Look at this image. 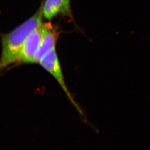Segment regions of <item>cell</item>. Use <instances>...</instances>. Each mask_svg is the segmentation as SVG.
Listing matches in <instances>:
<instances>
[{"label":"cell","mask_w":150,"mask_h":150,"mask_svg":"<svg viewBox=\"0 0 150 150\" xmlns=\"http://www.w3.org/2000/svg\"><path fill=\"white\" fill-rule=\"evenodd\" d=\"M64 9V0H45L42 4V14L47 20H51L61 13Z\"/></svg>","instance_id":"5"},{"label":"cell","mask_w":150,"mask_h":150,"mask_svg":"<svg viewBox=\"0 0 150 150\" xmlns=\"http://www.w3.org/2000/svg\"><path fill=\"white\" fill-rule=\"evenodd\" d=\"M42 3L37 11L29 19L9 33L1 36L0 73L17 61L19 53L29 35L42 24Z\"/></svg>","instance_id":"1"},{"label":"cell","mask_w":150,"mask_h":150,"mask_svg":"<svg viewBox=\"0 0 150 150\" xmlns=\"http://www.w3.org/2000/svg\"><path fill=\"white\" fill-rule=\"evenodd\" d=\"M59 31L50 23H43V34L39 49L35 55L34 63L39 64L40 59L49 51L56 48L59 36Z\"/></svg>","instance_id":"4"},{"label":"cell","mask_w":150,"mask_h":150,"mask_svg":"<svg viewBox=\"0 0 150 150\" xmlns=\"http://www.w3.org/2000/svg\"><path fill=\"white\" fill-rule=\"evenodd\" d=\"M62 15L66 17L72 19V15L70 6V0H64V11Z\"/></svg>","instance_id":"6"},{"label":"cell","mask_w":150,"mask_h":150,"mask_svg":"<svg viewBox=\"0 0 150 150\" xmlns=\"http://www.w3.org/2000/svg\"><path fill=\"white\" fill-rule=\"evenodd\" d=\"M39 64L52 76H53L54 78L57 81L58 83L59 84L60 86L64 91L65 94L70 100V101L79 110V106L74 101L65 83L61 64L56 51V48H53L45 54V56L42 58V59H40Z\"/></svg>","instance_id":"2"},{"label":"cell","mask_w":150,"mask_h":150,"mask_svg":"<svg viewBox=\"0 0 150 150\" xmlns=\"http://www.w3.org/2000/svg\"><path fill=\"white\" fill-rule=\"evenodd\" d=\"M43 34L42 23L27 38L21 49L16 62L20 64L34 63V58L40 45Z\"/></svg>","instance_id":"3"}]
</instances>
